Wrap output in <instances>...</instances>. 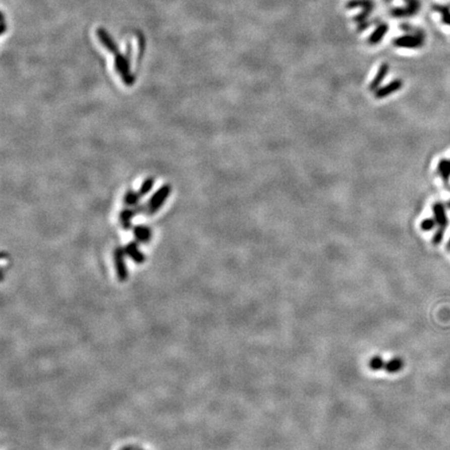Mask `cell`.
Listing matches in <instances>:
<instances>
[{
  "label": "cell",
  "instance_id": "cell-1",
  "mask_svg": "<svg viewBox=\"0 0 450 450\" xmlns=\"http://www.w3.org/2000/svg\"><path fill=\"white\" fill-rule=\"evenodd\" d=\"M403 28L407 31V35L396 38L394 40L395 46L416 49V48H420L424 45L425 34L421 29L414 28V27L406 25V24H405V26H403Z\"/></svg>",
  "mask_w": 450,
  "mask_h": 450
},
{
  "label": "cell",
  "instance_id": "cell-2",
  "mask_svg": "<svg viewBox=\"0 0 450 450\" xmlns=\"http://www.w3.org/2000/svg\"><path fill=\"white\" fill-rule=\"evenodd\" d=\"M404 367L405 361L398 357H395L390 361H385L380 356H374L369 361V368L373 371L383 370L388 373H397L403 370Z\"/></svg>",
  "mask_w": 450,
  "mask_h": 450
},
{
  "label": "cell",
  "instance_id": "cell-3",
  "mask_svg": "<svg viewBox=\"0 0 450 450\" xmlns=\"http://www.w3.org/2000/svg\"><path fill=\"white\" fill-rule=\"evenodd\" d=\"M172 188L170 185H164L160 187L159 189H157L152 196L149 198V200L147 201V203L145 204L146 208H145V214L147 216H152L154 214H156L162 206L165 204V202L167 201L168 197L171 194Z\"/></svg>",
  "mask_w": 450,
  "mask_h": 450
},
{
  "label": "cell",
  "instance_id": "cell-4",
  "mask_svg": "<svg viewBox=\"0 0 450 450\" xmlns=\"http://www.w3.org/2000/svg\"><path fill=\"white\" fill-rule=\"evenodd\" d=\"M115 57V69L121 76L124 85L131 87L135 84L136 77L131 71V63H130V55L122 54L121 52H118Z\"/></svg>",
  "mask_w": 450,
  "mask_h": 450
},
{
  "label": "cell",
  "instance_id": "cell-5",
  "mask_svg": "<svg viewBox=\"0 0 450 450\" xmlns=\"http://www.w3.org/2000/svg\"><path fill=\"white\" fill-rule=\"evenodd\" d=\"M126 253L123 247H116L114 250V264L118 279L120 282H126L128 278V270L125 261Z\"/></svg>",
  "mask_w": 450,
  "mask_h": 450
},
{
  "label": "cell",
  "instance_id": "cell-6",
  "mask_svg": "<svg viewBox=\"0 0 450 450\" xmlns=\"http://www.w3.org/2000/svg\"><path fill=\"white\" fill-rule=\"evenodd\" d=\"M406 6L403 8H396L392 11V14L397 18L412 17L420 10L419 0H405Z\"/></svg>",
  "mask_w": 450,
  "mask_h": 450
},
{
  "label": "cell",
  "instance_id": "cell-7",
  "mask_svg": "<svg viewBox=\"0 0 450 450\" xmlns=\"http://www.w3.org/2000/svg\"><path fill=\"white\" fill-rule=\"evenodd\" d=\"M139 215V211L138 208H134V207H127L125 206V208L120 212L119 214V221L123 230L128 231V230H133V220L135 219V217Z\"/></svg>",
  "mask_w": 450,
  "mask_h": 450
},
{
  "label": "cell",
  "instance_id": "cell-8",
  "mask_svg": "<svg viewBox=\"0 0 450 450\" xmlns=\"http://www.w3.org/2000/svg\"><path fill=\"white\" fill-rule=\"evenodd\" d=\"M96 35H97L100 43L106 48L107 51H109L112 55L117 54L118 52H120L118 45L115 43V41L111 39V37L107 34V31L104 28H97L96 30Z\"/></svg>",
  "mask_w": 450,
  "mask_h": 450
},
{
  "label": "cell",
  "instance_id": "cell-9",
  "mask_svg": "<svg viewBox=\"0 0 450 450\" xmlns=\"http://www.w3.org/2000/svg\"><path fill=\"white\" fill-rule=\"evenodd\" d=\"M138 244L139 243L136 242V241L135 242L133 241V242H130L123 248L126 253V256H128L132 261H134L136 264H143L146 261V256L140 250Z\"/></svg>",
  "mask_w": 450,
  "mask_h": 450
},
{
  "label": "cell",
  "instance_id": "cell-10",
  "mask_svg": "<svg viewBox=\"0 0 450 450\" xmlns=\"http://www.w3.org/2000/svg\"><path fill=\"white\" fill-rule=\"evenodd\" d=\"M433 218H435L438 229L445 231L448 227V218L446 214V207L442 202H436L432 205Z\"/></svg>",
  "mask_w": 450,
  "mask_h": 450
},
{
  "label": "cell",
  "instance_id": "cell-11",
  "mask_svg": "<svg viewBox=\"0 0 450 450\" xmlns=\"http://www.w3.org/2000/svg\"><path fill=\"white\" fill-rule=\"evenodd\" d=\"M133 235L139 244H147L152 239V231L146 225H136L133 228Z\"/></svg>",
  "mask_w": 450,
  "mask_h": 450
},
{
  "label": "cell",
  "instance_id": "cell-12",
  "mask_svg": "<svg viewBox=\"0 0 450 450\" xmlns=\"http://www.w3.org/2000/svg\"><path fill=\"white\" fill-rule=\"evenodd\" d=\"M403 86H404L403 80H401V79H395V80H393V82H391L390 84L385 85V86H383L381 88H378L374 92V95H375V97L378 98V99L388 97V96H390L391 94H394L395 92L400 90L401 88H403Z\"/></svg>",
  "mask_w": 450,
  "mask_h": 450
},
{
  "label": "cell",
  "instance_id": "cell-13",
  "mask_svg": "<svg viewBox=\"0 0 450 450\" xmlns=\"http://www.w3.org/2000/svg\"><path fill=\"white\" fill-rule=\"evenodd\" d=\"M388 72H389V65H388V64L387 63L381 64V66L379 67L376 75L372 79V82L370 83V86H369V90L375 92L379 88L380 84L383 82V79L385 78V76H387Z\"/></svg>",
  "mask_w": 450,
  "mask_h": 450
},
{
  "label": "cell",
  "instance_id": "cell-14",
  "mask_svg": "<svg viewBox=\"0 0 450 450\" xmlns=\"http://www.w3.org/2000/svg\"><path fill=\"white\" fill-rule=\"evenodd\" d=\"M142 196L140 195L139 191H135V190H127L125 192V194L123 196V203L125 206L127 207H138L139 205H141L140 201H141Z\"/></svg>",
  "mask_w": 450,
  "mask_h": 450
},
{
  "label": "cell",
  "instance_id": "cell-15",
  "mask_svg": "<svg viewBox=\"0 0 450 450\" xmlns=\"http://www.w3.org/2000/svg\"><path fill=\"white\" fill-rule=\"evenodd\" d=\"M387 33H388V25L385 24V23L379 24L376 27V29L373 31L372 35L369 37V39H368L369 44L376 45V44L380 43V41L384 38V36H385V34H387Z\"/></svg>",
  "mask_w": 450,
  "mask_h": 450
},
{
  "label": "cell",
  "instance_id": "cell-16",
  "mask_svg": "<svg viewBox=\"0 0 450 450\" xmlns=\"http://www.w3.org/2000/svg\"><path fill=\"white\" fill-rule=\"evenodd\" d=\"M437 172L440 175V178L444 181V183L448 185V182L450 180V159L442 158L438 164Z\"/></svg>",
  "mask_w": 450,
  "mask_h": 450
},
{
  "label": "cell",
  "instance_id": "cell-17",
  "mask_svg": "<svg viewBox=\"0 0 450 450\" xmlns=\"http://www.w3.org/2000/svg\"><path fill=\"white\" fill-rule=\"evenodd\" d=\"M347 9H357L361 8L363 11L366 12H372L374 8V4L371 0H350V2L346 5Z\"/></svg>",
  "mask_w": 450,
  "mask_h": 450
},
{
  "label": "cell",
  "instance_id": "cell-18",
  "mask_svg": "<svg viewBox=\"0 0 450 450\" xmlns=\"http://www.w3.org/2000/svg\"><path fill=\"white\" fill-rule=\"evenodd\" d=\"M154 186V179L153 178H147L146 180H144L142 185L140 186L139 189V193L142 197L148 195L149 193L151 192V190L153 189Z\"/></svg>",
  "mask_w": 450,
  "mask_h": 450
},
{
  "label": "cell",
  "instance_id": "cell-19",
  "mask_svg": "<svg viewBox=\"0 0 450 450\" xmlns=\"http://www.w3.org/2000/svg\"><path fill=\"white\" fill-rule=\"evenodd\" d=\"M436 12H438L441 15L442 21L447 24L450 25V7L449 6H435L433 7Z\"/></svg>",
  "mask_w": 450,
  "mask_h": 450
},
{
  "label": "cell",
  "instance_id": "cell-20",
  "mask_svg": "<svg viewBox=\"0 0 450 450\" xmlns=\"http://www.w3.org/2000/svg\"><path fill=\"white\" fill-rule=\"evenodd\" d=\"M436 227H437V222H436L435 218L424 219L420 224V228L423 232H429V231L435 229Z\"/></svg>",
  "mask_w": 450,
  "mask_h": 450
},
{
  "label": "cell",
  "instance_id": "cell-21",
  "mask_svg": "<svg viewBox=\"0 0 450 450\" xmlns=\"http://www.w3.org/2000/svg\"><path fill=\"white\" fill-rule=\"evenodd\" d=\"M444 235H445V231L438 229V230L436 231L435 235L432 236L431 243H432L433 245H435V246L441 244V243H442V241H443V239H444Z\"/></svg>",
  "mask_w": 450,
  "mask_h": 450
},
{
  "label": "cell",
  "instance_id": "cell-22",
  "mask_svg": "<svg viewBox=\"0 0 450 450\" xmlns=\"http://www.w3.org/2000/svg\"><path fill=\"white\" fill-rule=\"evenodd\" d=\"M2 20H3V23H2V25H3V28H2V35H4V34L6 33V30H7L6 19H5V15H4V13H2Z\"/></svg>",
  "mask_w": 450,
  "mask_h": 450
},
{
  "label": "cell",
  "instance_id": "cell-23",
  "mask_svg": "<svg viewBox=\"0 0 450 450\" xmlns=\"http://www.w3.org/2000/svg\"><path fill=\"white\" fill-rule=\"evenodd\" d=\"M446 248H447V250H448V251H450V239H449V241H448V243H447V246H446Z\"/></svg>",
  "mask_w": 450,
  "mask_h": 450
},
{
  "label": "cell",
  "instance_id": "cell-24",
  "mask_svg": "<svg viewBox=\"0 0 450 450\" xmlns=\"http://www.w3.org/2000/svg\"><path fill=\"white\" fill-rule=\"evenodd\" d=\"M446 206H447L448 210H450V199H449V201L447 202V205H446Z\"/></svg>",
  "mask_w": 450,
  "mask_h": 450
},
{
  "label": "cell",
  "instance_id": "cell-25",
  "mask_svg": "<svg viewBox=\"0 0 450 450\" xmlns=\"http://www.w3.org/2000/svg\"><path fill=\"white\" fill-rule=\"evenodd\" d=\"M385 2H387V3H390V2H392V0H385Z\"/></svg>",
  "mask_w": 450,
  "mask_h": 450
}]
</instances>
